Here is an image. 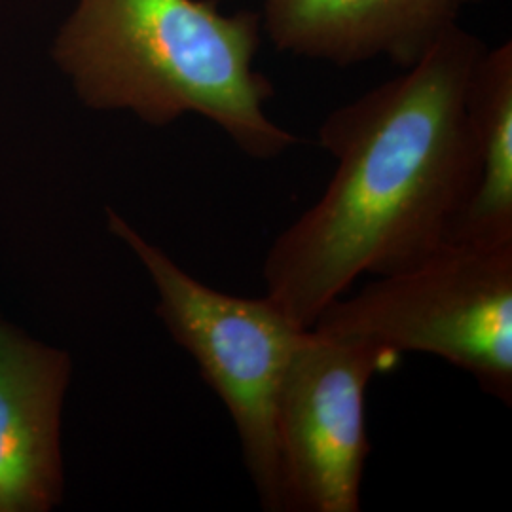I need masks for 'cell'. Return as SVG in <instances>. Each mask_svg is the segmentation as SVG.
Segmentation results:
<instances>
[{"instance_id":"cell-1","label":"cell","mask_w":512,"mask_h":512,"mask_svg":"<svg viewBox=\"0 0 512 512\" xmlns=\"http://www.w3.org/2000/svg\"><path fill=\"white\" fill-rule=\"evenodd\" d=\"M486 46L450 29L406 73L334 110L323 196L264 258L266 294L311 329L363 275L399 274L450 243L476 184L469 84Z\"/></svg>"},{"instance_id":"cell-2","label":"cell","mask_w":512,"mask_h":512,"mask_svg":"<svg viewBox=\"0 0 512 512\" xmlns=\"http://www.w3.org/2000/svg\"><path fill=\"white\" fill-rule=\"evenodd\" d=\"M260 16L215 0H78L55 42L76 95L150 126L198 114L239 150L272 160L296 145L266 112L274 88L253 67Z\"/></svg>"},{"instance_id":"cell-3","label":"cell","mask_w":512,"mask_h":512,"mask_svg":"<svg viewBox=\"0 0 512 512\" xmlns=\"http://www.w3.org/2000/svg\"><path fill=\"white\" fill-rule=\"evenodd\" d=\"M107 226L145 268L165 329L226 406L260 507L285 511L277 399L294 351L310 329L296 325L268 294L236 296L198 281L112 209Z\"/></svg>"},{"instance_id":"cell-4","label":"cell","mask_w":512,"mask_h":512,"mask_svg":"<svg viewBox=\"0 0 512 512\" xmlns=\"http://www.w3.org/2000/svg\"><path fill=\"white\" fill-rule=\"evenodd\" d=\"M311 330L404 353H427L512 403V247L450 241L399 274L330 302Z\"/></svg>"},{"instance_id":"cell-5","label":"cell","mask_w":512,"mask_h":512,"mask_svg":"<svg viewBox=\"0 0 512 512\" xmlns=\"http://www.w3.org/2000/svg\"><path fill=\"white\" fill-rule=\"evenodd\" d=\"M401 355L308 330L283 376L277 448L285 511L357 512L370 442L366 391Z\"/></svg>"},{"instance_id":"cell-6","label":"cell","mask_w":512,"mask_h":512,"mask_svg":"<svg viewBox=\"0 0 512 512\" xmlns=\"http://www.w3.org/2000/svg\"><path fill=\"white\" fill-rule=\"evenodd\" d=\"M69 380L65 351L0 321V512H46L61 501Z\"/></svg>"},{"instance_id":"cell-7","label":"cell","mask_w":512,"mask_h":512,"mask_svg":"<svg viewBox=\"0 0 512 512\" xmlns=\"http://www.w3.org/2000/svg\"><path fill=\"white\" fill-rule=\"evenodd\" d=\"M482 0H264L260 23L275 48L355 65L387 57L404 69Z\"/></svg>"},{"instance_id":"cell-8","label":"cell","mask_w":512,"mask_h":512,"mask_svg":"<svg viewBox=\"0 0 512 512\" xmlns=\"http://www.w3.org/2000/svg\"><path fill=\"white\" fill-rule=\"evenodd\" d=\"M475 135V192L450 241L512 247V44L482 54L467 95Z\"/></svg>"}]
</instances>
